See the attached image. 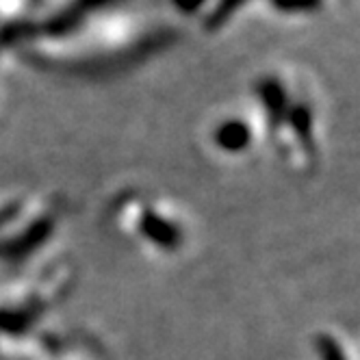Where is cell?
<instances>
[{"mask_svg": "<svg viewBox=\"0 0 360 360\" xmlns=\"http://www.w3.org/2000/svg\"><path fill=\"white\" fill-rule=\"evenodd\" d=\"M263 96H265V102L271 113H276L278 117H282L287 113V98H285V91L282 87L276 83V81H269L263 89Z\"/></svg>", "mask_w": 360, "mask_h": 360, "instance_id": "7a4b0ae2", "label": "cell"}, {"mask_svg": "<svg viewBox=\"0 0 360 360\" xmlns=\"http://www.w3.org/2000/svg\"><path fill=\"white\" fill-rule=\"evenodd\" d=\"M291 124H293V131L297 133L302 146L311 148L313 146V115L308 111L306 105H297L291 111Z\"/></svg>", "mask_w": 360, "mask_h": 360, "instance_id": "6da1fadb", "label": "cell"}, {"mask_svg": "<svg viewBox=\"0 0 360 360\" xmlns=\"http://www.w3.org/2000/svg\"><path fill=\"white\" fill-rule=\"evenodd\" d=\"M274 5L285 13H315L323 7V0H274Z\"/></svg>", "mask_w": 360, "mask_h": 360, "instance_id": "3957f363", "label": "cell"}, {"mask_svg": "<svg viewBox=\"0 0 360 360\" xmlns=\"http://www.w3.org/2000/svg\"><path fill=\"white\" fill-rule=\"evenodd\" d=\"M317 347H319L321 360H345V354H343L341 345L332 337H326V334H323V337H319Z\"/></svg>", "mask_w": 360, "mask_h": 360, "instance_id": "277c9868", "label": "cell"}]
</instances>
